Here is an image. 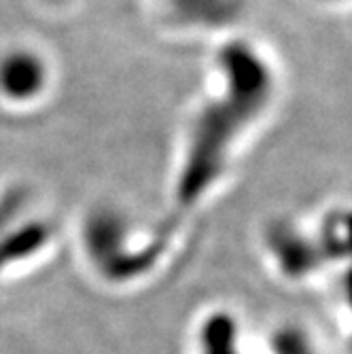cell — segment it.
I'll return each instance as SVG.
<instances>
[{
	"label": "cell",
	"instance_id": "6da1fadb",
	"mask_svg": "<svg viewBox=\"0 0 352 354\" xmlns=\"http://www.w3.org/2000/svg\"><path fill=\"white\" fill-rule=\"evenodd\" d=\"M276 93L274 62L259 45L234 39L219 47L208 85L180 136L174 183L178 202L196 204L223 180L270 115Z\"/></svg>",
	"mask_w": 352,
	"mask_h": 354
},
{
	"label": "cell",
	"instance_id": "7a4b0ae2",
	"mask_svg": "<svg viewBox=\"0 0 352 354\" xmlns=\"http://www.w3.org/2000/svg\"><path fill=\"white\" fill-rule=\"evenodd\" d=\"M55 71L47 51L32 43H11L0 49V106L32 111L53 91Z\"/></svg>",
	"mask_w": 352,
	"mask_h": 354
}]
</instances>
